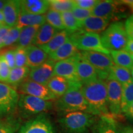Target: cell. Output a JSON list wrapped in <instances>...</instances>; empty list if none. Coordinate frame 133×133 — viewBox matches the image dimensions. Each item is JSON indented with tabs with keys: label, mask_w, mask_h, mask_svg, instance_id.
Instances as JSON below:
<instances>
[{
	"label": "cell",
	"mask_w": 133,
	"mask_h": 133,
	"mask_svg": "<svg viewBox=\"0 0 133 133\" xmlns=\"http://www.w3.org/2000/svg\"><path fill=\"white\" fill-rule=\"evenodd\" d=\"M72 82L64 78L54 76L48 83L47 88L57 99L62 97L70 87Z\"/></svg>",
	"instance_id": "7402d4cb"
},
{
	"label": "cell",
	"mask_w": 133,
	"mask_h": 133,
	"mask_svg": "<svg viewBox=\"0 0 133 133\" xmlns=\"http://www.w3.org/2000/svg\"><path fill=\"white\" fill-rule=\"evenodd\" d=\"M5 24H3V23H1L0 22V29H1V27H2V26H3V25H4Z\"/></svg>",
	"instance_id": "681fc988"
},
{
	"label": "cell",
	"mask_w": 133,
	"mask_h": 133,
	"mask_svg": "<svg viewBox=\"0 0 133 133\" xmlns=\"http://www.w3.org/2000/svg\"><path fill=\"white\" fill-rule=\"evenodd\" d=\"M100 38L102 46L110 52L124 49L128 41L124 24L121 21H115L109 25Z\"/></svg>",
	"instance_id": "277c9868"
},
{
	"label": "cell",
	"mask_w": 133,
	"mask_h": 133,
	"mask_svg": "<svg viewBox=\"0 0 133 133\" xmlns=\"http://www.w3.org/2000/svg\"><path fill=\"white\" fill-rule=\"evenodd\" d=\"M76 72L79 82L82 85L98 79L95 69L89 62L83 59L81 55H79L76 63Z\"/></svg>",
	"instance_id": "9a60e30c"
},
{
	"label": "cell",
	"mask_w": 133,
	"mask_h": 133,
	"mask_svg": "<svg viewBox=\"0 0 133 133\" xmlns=\"http://www.w3.org/2000/svg\"><path fill=\"white\" fill-rule=\"evenodd\" d=\"M11 69L2 55H0V82L6 83L9 78Z\"/></svg>",
	"instance_id": "8d00e7d4"
},
{
	"label": "cell",
	"mask_w": 133,
	"mask_h": 133,
	"mask_svg": "<svg viewBox=\"0 0 133 133\" xmlns=\"http://www.w3.org/2000/svg\"><path fill=\"white\" fill-rule=\"evenodd\" d=\"M4 59L11 69H13L16 66V63H15V57L14 50L9 49L5 52L2 54Z\"/></svg>",
	"instance_id": "ab89813d"
},
{
	"label": "cell",
	"mask_w": 133,
	"mask_h": 133,
	"mask_svg": "<svg viewBox=\"0 0 133 133\" xmlns=\"http://www.w3.org/2000/svg\"><path fill=\"white\" fill-rule=\"evenodd\" d=\"M30 71V69L28 66H15L14 68L11 69L9 78L6 83L16 87L19 86L22 83L26 80V78L29 76Z\"/></svg>",
	"instance_id": "484cf974"
},
{
	"label": "cell",
	"mask_w": 133,
	"mask_h": 133,
	"mask_svg": "<svg viewBox=\"0 0 133 133\" xmlns=\"http://www.w3.org/2000/svg\"><path fill=\"white\" fill-rule=\"evenodd\" d=\"M125 115L128 118H129V119H132L133 120V102L129 105L127 111L125 113Z\"/></svg>",
	"instance_id": "ee69618b"
},
{
	"label": "cell",
	"mask_w": 133,
	"mask_h": 133,
	"mask_svg": "<svg viewBox=\"0 0 133 133\" xmlns=\"http://www.w3.org/2000/svg\"><path fill=\"white\" fill-rule=\"evenodd\" d=\"M81 92L90 108L91 114L96 116H109L107 91L105 81L98 78L81 86Z\"/></svg>",
	"instance_id": "6da1fadb"
},
{
	"label": "cell",
	"mask_w": 133,
	"mask_h": 133,
	"mask_svg": "<svg viewBox=\"0 0 133 133\" xmlns=\"http://www.w3.org/2000/svg\"><path fill=\"white\" fill-rule=\"evenodd\" d=\"M21 121L17 118L9 116L0 119V133H16L21 127Z\"/></svg>",
	"instance_id": "f546056e"
},
{
	"label": "cell",
	"mask_w": 133,
	"mask_h": 133,
	"mask_svg": "<svg viewBox=\"0 0 133 133\" xmlns=\"http://www.w3.org/2000/svg\"><path fill=\"white\" fill-rule=\"evenodd\" d=\"M49 9L60 13L71 11L75 8L74 3L70 0H50Z\"/></svg>",
	"instance_id": "836d02e7"
},
{
	"label": "cell",
	"mask_w": 133,
	"mask_h": 133,
	"mask_svg": "<svg viewBox=\"0 0 133 133\" xmlns=\"http://www.w3.org/2000/svg\"><path fill=\"white\" fill-rule=\"evenodd\" d=\"M110 54L115 65L126 68L130 70L133 68L131 54L124 49L110 51Z\"/></svg>",
	"instance_id": "83f0119b"
},
{
	"label": "cell",
	"mask_w": 133,
	"mask_h": 133,
	"mask_svg": "<svg viewBox=\"0 0 133 133\" xmlns=\"http://www.w3.org/2000/svg\"><path fill=\"white\" fill-rule=\"evenodd\" d=\"M58 31V30L46 22L39 28L32 44L38 47L45 45Z\"/></svg>",
	"instance_id": "44dd1931"
},
{
	"label": "cell",
	"mask_w": 133,
	"mask_h": 133,
	"mask_svg": "<svg viewBox=\"0 0 133 133\" xmlns=\"http://www.w3.org/2000/svg\"><path fill=\"white\" fill-rule=\"evenodd\" d=\"M124 50L130 54H133V39L128 38V41Z\"/></svg>",
	"instance_id": "7bdbcfd3"
},
{
	"label": "cell",
	"mask_w": 133,
	"mask_h": 133,
	"mask_svg": "<svg viewBox=\"0 0 133 133\" xmlns=\"http://www.w3.org/2000/svg\"><path fill=\"white\" fill-rule=\"evenodd\" d=\"M21 29H19L17 26H14V27L10 28L9 31H8L7 36L3 44V48L8 47V46H12V44L17 43L19 39L20 33H21Z\"/></svg>",
	"instance_id": "e575fe53"
},
{
	"label": "cell",
	"mask_w": 133,
	"mask_h": 133,
	"mask_svg": "<svg viewBox=\"0 0 133 133\" xmlns=\"http://www.w3.org/2000/svg\"><path fill=\"white\" fill-rule=\"evenodd\" d=\"M40 26H25L21 29L17 44V47L26 48L32 45L36 33Z\"/></svg>",
	"instance_id": "4316f807"
},
{
	"label": "cell",
	"mask_w": 133,
	"mask_h": 133,
	"mask_svg": "<svg viewBox=\"0 0 133 133\" xmlns=\"http://www.w3.org/2000/svg\"><path fill=\"white\" fill-rule=\"evenodd\" d=\"M49 9V1L23 0L21 1V11L28 14L44 15Z\"/></svg>",
	"instance_id": "ac0fdd59"
},
{
	"label": "cell",
	"mask_w": 133,
	"mask_h": 133,
	"mask_svg": "<svg viewBox=\"0 0 133 133\" xmlns=\"http://www.w3.org/2000/svg\"><path fill=\"white\" fill-rule=\"evenodd\" d=\"M124 27L129 39H133V15L129 16L124 23Z\"/></svg>",
	"instance_id": "60d3db41"
},
{
	"label": "cell",
	"mask_w": 133,
	"mask_h": 133,
	"mask_svg": "<svg viewBox=\"0 0 133 133\" xmlns=\"http://www.w3.org/2000/svg\"><path fill=\"white\" fill-rule=\"evenodd\" d=\"M56 62L48 59L40 65L30 69L29 79L42 85L46 86L54 76V68Z\"/></svg>",
	"instance_id": "4fadbf2b"
},
{
	"label": "cell",
	"mask_w": 133,
	"mask_h": 133,
	"mask_svg": "<svg viewBox=\"0 0 133 133\" xmlns=\"http://www.w3.org/2000/svg\"><path fill=\"white\" fill-rule=\"evenodd\" d=\"M15 63L17 67L27 66L26 53L25 48L17 47L14 50Z\"/></svg>",
	"instance_id": "d590c367"
},
{
	"label": "cell",
	"mask_w": 133,
	"mask_h": 133,
	"mask_svg": "<svg viewBox=\"0 0 133 133\" xmlns=\"http://www.w3.org/2000/svg\"><path fill=\"white\" fill-rule=\"evenodd\" d=\"M3 115L2 114H1V112H0V119H1V117H2V116Z\"/></svg>",
	"instance_id": "816d5d0a"
},
{
	"label": "cell",
	"mask_w": 133,
	"mask_h": 133,
	"mask_svg": "<svg viewBox=\"0 0 133 133\" xmlns=\"http://www.w3.org/2000/svg\"><path fill=\"white\" fill-rule=\"evenodd\" d=\"M69 39V34L65 30L59 31L47 44L39 48L49 55L59 49Z\"/></svg>",
	"instance_id": "d4e9b609"
},
{
	"label": "cell",
	"mask_w": 133,
	"mask_h": 133,
	"mask_svg": "<svg viewBox=\"0 0 133 133\" xmlns=\"http://www.w3.org/2000/svg\"><path fill=\"white\" fill-rule=\"evenodd\" d=\"M109 19L91 16L79 23L81 30L87 33L99 34L106 29L109 26Z\"/></svg>",
	"instance_id": "e0dca14e"
},
{
	"label": "cell",
	"mask_w": 133,
	"mask_h": 133,
	"mask_svg": "<svg viewBox=\"0 0 133 133\" xmlns=\"http://www.w3.org/2000/svg\"><path fill=\"white\" fill-rule=\"evenodd\" d=\"M122 133H133V128L130 126H119Z\"/></svg>",
	"instance_id": "f6af8a7d"
},
{
	"label": "cell",
	"mask_w": 133,
	"mask_h": 133,
	"mask_svg": "<svg viewBox=\"0 0 133 133\" xmlns=\"http://www.w3.org/2000/svg\"><path fill=\"white\" fill-rule=\"evenodd\" d=\"M25 49L28 67L31 69L36 67L48 59V54L38 46L32 44Z\"/></svg>",
	"instance_id": "ffe728a7"
},
{
	"label": "cell",
	"mask_w": 133,
	"mask_h": 133,
	"mask_svg": "<svg viewBox=\"0 0 133 133\" xmlns=\"http://www.w3.org/2000/svg\"><path fill=\"white\" fill-rule=\"evenodd\" d=\"M96 116L86 112H74L61 114L58 121L66 133H87L95 125Z\"/></svg>",
	"instance_id": "3957f363"
},
{
	"label": "cell",
	"mask_w": 133,
	"mask_h": 133,
	"mask_svg": "<svg viewBox=\"0 0 133 133\" xmlns=\"http://www.w3.org/2000/svg\"><path fill=\"white\" fill-rule=\"evenodd\" d=\"M0 22L3 23L4 24V16H3L2 11H0Z\"/></svg>",
	"instance_id": "bcb514c9"
},
{
	"label": "cell",
	"mask_w": 133,
	"mask_h": 133,
	"mask_svg": "<svg viewBox=\"0 0 133 133\" xmlns=\"http://www.w3.org/2000/svg\"><path fill=\"white\" fill-rule=\"evenodd\" d=\"M81 86L80 83H71L66 92L56 101L55 107L57 112L61 114L74 112L91 114L90 108L81 92Z\"/></svg>",
	"instance_id": "7a4b0ae2"
},
{
	"label": "cell",
	"mask_w": 133,
	"mask_h": 133,
	"mask_svg": "<svg viewBox=\"0 0 133 133\" xmlns=\"http://www.w3.org/2000/svg\"><path fill=\"white\" fill-rule=\"evenodd\" d=\"M2 12L4 16V24L10 28L16 26L21 12V1H6Z\"/></svg>",
	"instance_id": "2e32d148"
},
{
	"label": "cell",
	"mask_w": 133,
	"mask_h": 133,
	"mask_svg": "<svg viewBox=\"0 0 133 133\" xmlns=\"http://www.w3.org/2000/svg\"><path fill=\"white\" fill-rule=\"evenodd\" d=\"M94 126L96 133H122L119 126L110 115L101 116Z\"/></svg>",
	"instance_id": "603a6c76"
},
{
	"label": "cell",
	"mask_w": 133,
	"mask_h": 133,
	"mask_svg": "<svg viewBox=\"0 0 133 133\" xmlns=\"http://www.w3.org/2000/svg\"><path fill=\"white\" fill-rule=\"evenodd\" d=\"M131 59H132V64H133V54H131Z\"/></svg>",
	"instance_id": "f907efd6"
},
{
	"label": "cell",
	"mask_w": 133,
	"mask_h": 133,
	"mask_svg": "<svg viewBox=\"0 0 133 133\" xmlns=\"http://www.w3.org/2000/svg\"><path fill=\"white\" fill-rule=\"evenodd\" d=\"M69 39L78 51H93L110 55V51L102 46L99 34L79 30L69 35Z\"/></svg>",
	"instance_id": "8992f818"
},
{
	"label": "cell",
	"mask_w": 133,
	"mask_h": 133,
	"mask_svg": "<svg viewBox=\"0 0 133 133\" xmlns=\"http://www.w3.org/2000/svg\"><path fill=\"white\" fill-rule=\"evenodd\" d=\"M19 95L14 88L0 82V112L3 115H11L17 108Z\"/></svg>",
	"instance_id": "9c48e42d"
},
{
	"label": "cell",
	"mask_w": 133,
	"mask_h": 133,
	"mask_svg": "<svg viewBox=\"0 0 133 133\" xmlns=\"http://www.w3.org/2000/svg\"><path fill=\"white\" fill-rule=\"evenodd\" d=\"M5 3H6V1H0V11H2Z\"/></svg>",
	"instance_id": "7dc6e473"
},
{
	"label": "cell",
	"mask_w": 133,
	"mask_h": 133,
	"mask_svg": "<svg viewBox=\"0 0 133 133\" xmlns=\"http://www.w3.org/2000/svg\"><path fill=\"white\" fill-rule=\"evenodd\" d=\"M79 55L80 52L69 59L56 62L54 68V75L61 76L72 83H80L76 72V63Z\"/></svg>",
	"instance_id": "8fae6325"
},
{
	"label": "cell",
	"mask_w": 133,
	"mask_h": 133,
	"mask_svg": "<svg viewBox=\"0 0 133 133\" xmlns=\"http://www.w3.org/2000/svg\"><path fill=\"white\" fill-rule=\"evenodd\" d=\"M105 81L107 86L108 108L110 114L113 115H119L121 114V101L122 84L110 78H108Z\"/></svg>",
	"instance_id": "30bf717a"
},
{
	"label": "cell",
	"mask_w": 133,
	"mask_h": 133,
	"mask_svg": "<svg viewBox=\"0 0 133 133\" xmlns=\"http://www.w3.org/2000/svg\"><path fill=\"white\" fill-rule=\"evenodd\" d=\"M52 101H48L33 96L21 94L18 101L17 109L19 115L24 118L38 115L52 109Z\"/></svg>",
	"instance_id": "5b68a950"
},
{
	"label": "cell",
	"mask_w": 133,
	"mask_h": 133,
	"mask_svg": "<svg viewBox=\"0 0 133 133\" xmlns=\"http://www.w3.org/2000/svg\"><path fill=\"white\" fill-rule=\"evenodd\" d=\"M46 22L59 31L65 30L61 13L49 9L45 15Z\"/></svg>",
	"instance_id": "d6a6232c"
},
{
	"label": "cell",
	"mask_w": 133,
	"mask_h": 133,
	"mask_svg": "<svg viewBox=\"0 0 133 133\" xmlns=\"http://www.w3.org/2000/svg\"><path fill=\"white\" fill-rule=\"evenodd\" d=\"M79 53V51L75 46L70 39H69L59 49L48 55V59L56 62L69 59L75 56Z\"/></svg>",
	"instance_id": "d6986e66"
},
{
	"label": "cell",
	"mask_w": 133,
	"mask_h": 133,
	"mask_svg": "<svg viewBox=\"0 0 133 133\" xmlns=\"http://www.w3.org/2000/svg\"><path fill=\"white\" fill-rule=\"evenodd\" d=\"M119 3L114 1H99L91 10L92 16L111 19H115L119 13Z\"/></svg>",
	"instance_id": "5bb4252c"
},
{
	"label": "cell",
	"mask_w": 133,
	"mask_h": 133,
	"mask_svg": "<svg viewBox=\"0 0 133 133\" xmlns=\"http://www.w3.org/2000/svg\"><path fill=\"white\" fill-rule=\"evenodd\" d=\"M131 78H132V81H133V68L131 70Z\"/></svg>",
	"instance_id": "c3c4849f"
},
{
	"label": "cell",
	"mask_w": 133,
	"mask_h": 133,
	"mask_svg": "<svg viewBox=\"0 0 133 133\" xmlns=\"http://www.w3.org/2000/svg\"><path fill=\"white\" fill-rule=\"evenodd\" d=\"M75 7L81 8V9L92 10L96 4L99 2L97 0H74Z\"/></svg>",
	"instance_id": "f35d334b"
},
{
	"label": "cell",
	"mask_w": 133,
	"mask_h": 133,
	"mask_svg": "<svg viewBox=\"0 0 133 133\" xmlns=\"http://www.w3.org/2000/svg\"><path fill=\"white\" fill-rule=\"evenodd\" d=\"M133 102V81L122 84L121 111L125 114L129 105Z\"/></svg>",
	"instance_id": "4dcf8cb0"
},
{
	"label": "cell",
	"mask_w": 133,
	"mask_h": 133,
	"mask_svg": "<svg viewBox=\"0 0 133 133\" xmlns=\"http://www.w3.org/2000/svg\"><path fill=\"white\" fill-rule=\"evenodd\" d=\"M45 23V15L28 14L21 11L16 26L22 29L25 26H41Z\"/></svg>",
	"instance_id": "cb8c5ba5"
},
{
	"label": "cell",
	"mask_w": 133,
	"mask_h": 133,
	"mask_svg": "<svg viewBox=\"0 0 133 133\" xmlns=\"http://www.w3.org/2000/svg\"><path fill=\"white\" fill-rule=\"evenodd\" d=\"M10 29V27L6 26V25H3L2 27L0 29V49L3 48V44L6 39V36Z\"/></svg>",
	"instance_id": "b9f144b4"
},
{
	"label": "cell",
	"mask_w": 133,
	"mask_h": 133,
	"mask_svg": "<svg viewBox=\"0 0 133 133\" xmlns=\"http://www.w3.org/2000/svg\"><path fill=\"white\" fill-rule=\"evenodd\" d=\"M19 92L22 94H26L36 97L48 101H56L55 96L46 86L42 85L30 79H26L19 86Z\"/></svg>",
	"instance_id": "7c38bea8"
},
{
	"label": "cell",
	"mask_w": 133,
	"mask_h": 133,
	"mask_svg": "<svg viewBox=\"0 0 133 133\" xmlns=\"http://www.w3.org/2000/svg\"><path fill=\"white\" fill-rule=\"evenodd\" d=\"M81 57L95 69L98 78L105 81L115 65L111 56L104 53L93 51H81Z\"/></svg>",
	"instance_id": "52a82bcc"
},
{
	"label": "cell",
	"mask_w": 133,
	"mask_h": 133,
	"mask_svg": "<svg viewBox=\"0 0 133 133\" xmlns=\"http://www.w3.org/2000/svg\"><path fill=\"white\" fill-rule=\"evenodd\" d=\"M64 29L70 35L81 30L80 23L78 22L73 16L71 11L61 13Z\"/></svg>",
	"instance_id": "1f68e13d"
},
{
	"label": "cell",
	"mask_w": 133,
	"mask_h": 133,
	"mask_svg": "<svg viewBox=\"0 0 133 133\" xmlns=\"http://www.w3.org/2000/svg\"><path fill=\"white\" fill-rule=\"evenodd\" d=\"M75 19L79 22H81L88 17L92 16L91 10L84 9L81 8L75 7L71 11Z\"/></svg>",
	"instance_id": "74e56055"
},
{
	"label": "cell",
	"mask_w": 133,
	"mask_h": 133,
	"mask_svg": "<svg viewBox=\"0 0 133 133\" xmlns=\"http://www.w3.org/2000/svg\"><path fill=\"white\" fill-rule=\"evenodd\" d=\"M108 78L114 79L121 84L132 81L130 70L115 65L112 67Z\"/></svg>",
	"instance_id": "f1b7e54d"
},
{
	"label": "cell",
	"mask_w": 133,
	"mask_h": 133,
	"mask_svg": "<svg viewBox=\"0 0 133 133\" xmlns=\"http://www.w3.org/2000/svg\"><path fill=\"white\" fill-rule=\"evenodd\" d=\"M16 133H55V130L51 119L43 113L22 124Z\"/></svg>",
	"instance_id": "ba28073f"
}]
</instances>
